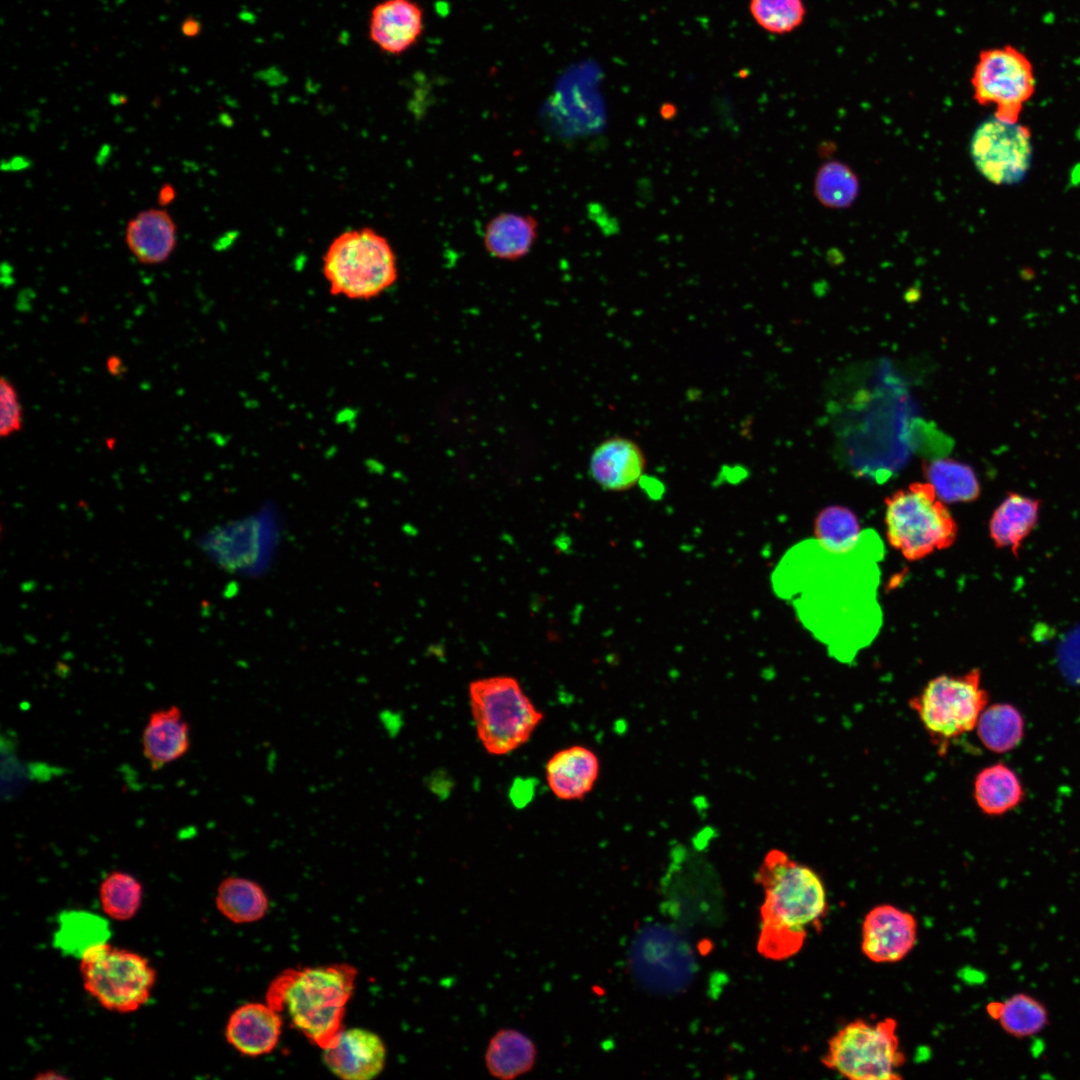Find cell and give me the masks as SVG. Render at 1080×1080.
<instances>
[{"label":"cell","mask_w":1080,"mask_h":1080,"mask_svg":"<svg viewBox=\"0 0 1080 1080\" xmlns=\"http://www.w3.org/2000/svg\"><path fill=\"white\" fill-rule=\"evenodd\" d=\"M423 30V10L414 0H382L370 12L369 39L385 54H404L416 45Z\"/></svg>","instance_id":"obj_14"},{"label":"cell","mask_w":1080,"mask_h":1080,"mask_svg":"<svg viewBox=\"0 0 1080 1080\" xmlns=\"http://www.w3.org/2000/svg\"><path fill=\"white\" fill-rule=\"evenodd\" d=\"M812 547L808 622L830 654L849 664L880 625L876 588L882 544L873 531H863L847 553L830 552L817 541Z\"/></svg>","instance_id":"obj_1"},{"label":"cell","mask_w":1080,"mask_h":1080,"mask_svg":"<svg viewBox=\"0 0 1080 1080\" xmlns=\"http://www.w3.org/2000/svg\"><path fill=\"white\" fill-rule=\"evenodd\" d=\"M386 1048L378 1035L361 1028L342 1030L324 1049L328 1068L345 1080H370L384 1068Z\"/></svg>","instance_id":"obj_15"},{"label":"cell","mask_w":1080,"mask_h":1080,"mask_svg":"<svg viewBox=\"0 0 1080 1080\" xmlns=\"http://www.w3.org/2000/svg\"><path fill=\"white\" fill-rule=\"evenodd\" d=\"M1023 795L1017 774L1002 763L983 768L975 777L974 798L980 810L987 815L1007 813L1022 801Z\"/></svg>","instance_id":"obj_25"},{"label":"cell","mask_w":1080,"mask_h":1080,"mask_svg":"<svg viewBox=\"0 0 1080 1080\" xmlns=\"http://www.w3.org/2000/svg\"><path fill=\"white\" fill-rule=\"evenodd\" d=\"M86 991L107 1010L131 1013L150 999L156 972L148 959L109 943L87 952L80 959Z\"/></svg>","instance_id":"obj_9"},{"label":"cell","mask_w":1080,"mask_h":1080,"mask_svg":"<svg viewBox=\"0 0 1080 1080\" xmlns=\"http://www.w3.org/2000/svg\"><path fill=\"white\" fill-rule=\"evenodd\" d=\"M322 273L331 294L368 301L397 281V257L389 240L375 229H350L328 245L322 257Z\"/></svg>","instance_id":"obj_4"},{"label":"cell","mask_w":1080,"mask_h":1080,"mask_svg":"<svg viewBox=\"0 0 1080 1080\" xmlns=\"http://www.w3.org/2000/svg\"><path fill=\"white\" fill-rule=\"evenodd\" d=\"M0 435L11 436L22 428V407L14 385L6 377L0 381Z\"/></svg>","instance_id":"obj_34"},{"label":"cell","mask_w":1080,"mask_h":1080,"mask_svg":"<svg viewBox=\"0 0 1080 1080\" xmlns=\"http://www.w3.org/2000/svg\"><path fill=\"white\" fill-rule=\"evenodd\" d=\"M142 897L143 888L139 880L123 871L109 873L99 887L104 913L118 921L133 918L141 906Z\"/></svg>","instance_id":"obj_31"},{"label":"cell","mask_w":1080,"mask_h":1080,"mask_svg":"<svg viewBox=\"0 0 1080 1080\" xmlns=\"http://www.w3.org/2000/svg\"><path fill=\"white\" fill-rule=\"evenodd\" d=\"M885 525L890 545L909 561L950 547L957 525L928 482H914L885 499Z\"/></svg>","instance_id":"obj_6"},{"label":"cell","mask_w":1080,"mask_h":1080,"mask_svg":"<svg viewBox=\"0 0 1080 1080\" xmlns=\"http://www.w3.org/2000/svg\"><path fill=\"white\" fill-rule=\"evenodd\" d=\"M862 534L856 516L845 507L829 506L819 513L815 521L816 541L833 553L853 550Z\"/></svg>","instance_id":"obj_30"},{"label":"cell","mask_w":1080,"mask_h":1080,"mask_svg":"<svg viewBox=\"0 0 1080 1080\" xmlns=\"http://www.w3.org/2000/svg\"><path fill=\"white\" fill-rule=\"evenodd\" d=\"M977 735L982 744L995 753L1014 749L1024 735V719L1011 704L997 703L982 711L977 725Z\"/></svg>","instance_id":"obj_29"},{"label":"cell","mask_w":1080,"mask_h":1080,"mask_svg":"<svg viewBox=\"0 0 1080 1080\" xmlns=\"http://www.w3.org/2000/svg\"><path fill=\"white\" fill-rule=\"evenodd\" d=\"M106 368L109 374L114 377H120L127 371V367L118 355H111L107 358Z\"/></svg>","instance_id":"obj_35"},{"label":"cell","mask_w":1080,"mask_h":1080,"mask_svg":"<svg viewBox=\"0 0 1080 1080\" xmlns=\"http://www.w3.org/2000/svg\"><path fill=\"white\" fill-rule=\"evenodd\" d=\"M600 762L594 751L572 745L554 753L547 761L545 775L552 793L561 800H581L589 794L599 776Z\"/></svg>","instance_id":"obj_19"},{"label":"cell","mask_w":1080,"mask_h":1080,"mask_svg":"<svg viewBox=\"0 0 1080 1080\" xmlns=\"http://www.w3.org/2000/svg\"><path fill=\"white\" fill-rule=\"evenodd\" d=\"M923 474L944 503L972 502L981 493L974 469L950 458L924 461Z\"/></svg>","instance_id":"obj_27"},{"label":"cell","mask_w":1080,"mask_h":1080,"mask_svg":"<svg viewBox=\"0 0 1080 1080\" xmlns=\"http://www.w3.org/2000/svg\"><path fill=\"white\" fill-rule=\"evenodd\" d=\"M755 881L764 893L758 951L770 960L788 959L802 949L808 928H820L827 915L824 883L812 868L780 849L767 852Z\"/></svg>","instance_id":"obj_2"},{"label":"cell","mask_w":1080,"mask_h":1080,"mask_svg":"<svg viewBox=\"0 0 1080 1080\" xmlns=\"http://www.w3.org/2000/svg\"><path fill=\"white\" fill-rule=\"evenodd\" d=\"M282 1024V1015L267 1003H247L231 1014L225 1036L241 1054L257 1057L276 1047Z\"/></svg>","instance_id":"obj_17"},{"label":"cell","mask_w":1080,"mask_h":1080,"mask_svg":"<svg viewBox=\"0 0 1080 1080\" xmlns=\"http://www.w3.org/2000/svg\"><path fill=\"white\" fill-rule=\"evenodd\" d=\"M111 931L108 921L84 910H67L59 914L53 945L64 955L81 959L90 950L108 943Z\"/></svg>","instance_id":"obj_24"},{"label":"cell","mask_w":1080,"mask_h":1080,"mask_svg":"<svg viewBox=\"0 0 1080 1080\" xmlns=\"http://www.w3.org/2000/svg\"><path fill=\"white\" fill-rule=\"evenodd\" d=\"M918 935L915 916L892 904L871 908L862 921L861 951L878 964L897 963L913 950Z\"/></svg>","instance_id":"obj_13"},{"label":"cell","mask_w":1080,"mask_h":1080,"mask_svg":"<svg viewBox=\"0 0 1080 1080\" xmlns=\"http://www.w3.org/2000/svg\"><path fill=\"white\" fill-rule=\"evenodd\" d=\"M749 10L761 28L780 35L799 27L806 14L802 0H750Z\"/></svg>","instance_id":"obj_32"},{"label":"cell","mask_w":1080,"mask_h":1080,"mask_svg":"<svg viewBox=\"0 0 1080 1080\" xmlns=\"http://www.w3.org/2000/svg\"><path fill=\"white\" fill-rule=\"evenodd\" d=\"M970 155L977 170L991 183H1017L1030 167V132L1018 121L993 117L976 128L970 141Z\"/></svg>","instance_id":"obj_12"},{"label":"cell","mask_w":1080,"mask_h":1080,"mask_svg":"<svg viewBox=\"0 0 1080 1080\" xmlns=\"http://www.w3.org/2000/svg\"><path fill=\"white\" fill-rule=\"evenodd\" d=\"M986 1010L1002 1030L1016 1038L1035 1036L1049 1023L1046 1007L1024 993L1014 994L1004 1001L990 1002Z\"/></svg>","instance_id":"obj_26"},{"label":"cell","mask_w":1080,"mask_h":1080,"mask_svg":"<svg viewBox=\"0 0 1080 1080\" xmlns=\"http://www.w3.org/2000/svg\"><path fill=\"white\" fill-rule=\"evenodd\" d=\"M125 242L141 264H161L168 260L175 249L177 228L166 210L146 209L127 223Z\"/></svg>","instance_id":"obj_20"},{"label":"cell","mask_w":1080,"mask_h":1080,"mask_svg":"<svg viewBox=\"0 0 1080 1080\" xmlns=\"http://www.w3.org/2000/svg\"><path fill=\"white\" fill-rule=\"evenodd\" d=\"M190 736L189 723L178 706L153 711L141 736L142 752L151 769L160 770L186 755Z\"/></svg>","instance_id":"obj_18"},{"label":"cell","mask_w":1080,"mask_h":1080,"mask_svg":"<svg viewBox=\"0 0 1080 1080\" xmlns=\"http://www.w3.org/2000/svg\"><path fill=\"white\" fill-rule=\"evenodd\" d=\"M1040 500L1009 492L993 511L989 534L998 548H1009L1017 556L1023 541L1038 522Z\"/></svg>","instance_id":"obj_21"},{"label":"cell","mask_w":1080,"mask_h":1080,"mask_svg":"<svg viewBox=\"0 0 1080 1080\" xmlns=\"http://www.w3.org/2000/svg\"><path fill=\"white\" fill-rule=\"evenodd\" d=\"M182 32L186 36L194 37L200 32V23L194 18H188L182 24Z\"/></svg>","instance_id":"obj_37"},{"label":"cell","mask_w":1080,"mask_h":1080,"mask_svg":"<svg viewBox=\"0 0 1080 1080\" xmlns=\"http://www.w3.org/2000/svg\"><path fill=\"white\" fill-rule=\"evenodd\" d=\"M175 198L176 190L174 186L170 183L163 184L157 195L158 204L162 207H165L171 204Z\"/></svg>","instance_id":"obj_36"},{"label":"cell","mask_w":1080,"mask_h":1080,"mask_svg":"<svg viewBox=\"0 0 1080 1080\" xmlns=\"http://www.w3.org/2000/svg\"><path fill=\"white\" fill-rule=\"evenodd\" d=\"M468 695L477 737L492 755H506L524 745L544 718L511 676L474 680Z\"/></svg>","instance_id":"obj_5"},{"label":"cell","mask_w":1080,"mask_h":1080,"mask_svg":"<svg viewBox=\"0 0 1080 1080\" xmlns=\"http://www.w3.org/2000/svg\"><path fill=\"white\" fill-rule=\"evenodd\" d=\"M635 979L647 990L673 994L684 990L697 971L694 951L673 925L649 922L635 934L629 954Z\"/></svg>","instance_id":"obj_10"},{"label":"cell","mask_w":1080,"mask_h":1080,"mask_svg":"<svg viewBox=\"0 0 1080 1080\" xmlns=\"http://www.w3.org/2000/svg\"><path fill=\"white\" fill-rule=\"evenodd\" d=\"M971 84L976 101L993 106L995 118L1017 122L1036 89L1034 67L1017 47L985 49L979 54Z\"/></svg>","instance_id":"obj_11"},{"label":"cell","mask_w":1080,"mask_h":1080,"mask_svg":"<svg viewBox=\"0 0 1080 1080\" xmlns=\"http://www.w3.org/2000/svg\"><path fill=\"white\" fill-rule=\"evenodd\" d=\"M646 469V457L640 445L624 436L603 440L593 450L589 461L592 479L604 490L627 491L638 484Z\"/></svg>","instance_id":"obj_16"},{"label":"cell","mask_w":1080,"mask_h":1080,"mask_svg":"<svg viewBox=\"0 0 1080 1080\" xmlns=\"http://www.w3.org/2000/svg\"><path fill=\"white\" fill-rule=\"evenodd\" d=\"M538 227V221L531 215L500 213L485 226L484 247L497 259L519 260L531 251L538 236Z\"/></svg>","instance_id":"obj_22"},{"label":"cell","mask_w":1080,"mask_h":1080,"mask_svg":"<svg viewBox=\"0 0 1080 1080\" xmlns=\"http://www.w3.org/2000/svg\"><path fill=\"white\" fill-rule=\"evenodd\" d=\"M987 703L988 694L976 668L963 675L937 676L909 700L940 753L947 751L953 739L976 728Z\"/></svg>","instance_id":"obj_8"},{"label":"cell","mask_w":1080,"mask_h":1080,"mask_svg":"<svg viewBox=\"0 0 1080 1080\" xmlns=\"http://www.w3.org/2000/svg\"><path fill=\"white\" fill-rule=\"evenodd\" d=\"M216 907L234 923H250L265 915L268 899L256 882L241 877H228L217 888Z\"/></svg>","instance_id":"obj_28"},{"label":"cell","mask_w":1080,"mask_h":1080,"mask_svg":"<svg viewBox=\"0 0 1080 1080\" xmlns=\"http://www.w3.org/2000/svg\"><path fill=\"white\" fill-rule=\"evenodd\" d=\"M356 976V969L345 963L287 969L270 984L266 1003L288 1015L297 1030L324 1050L343 1030Z\"/></svg>","instance_id":"obj_3"},{"label":"cell","mask_w":1080,"mask_h":1080,"mask_svg":"<svg viewBox=\"0 0 1080 1080\" xmlns=\"http://www.w3.org/2000/svg\"><path fill=\"white\" fill-rule=\"evenodd\" d=\"M897 1029L892 1017L854 1019L829 1038L821 1062L850 1080H900L905 1054Z\"/></svg>","instance_id":"obj_7"},{"label":"cell","mask_w":1080,"mask_h":1080,"mask_svg":"<svg viewBox=\"0 0 1080 1080\" xmlns=\"http://www.w3.org/2000/svg\"><path fill=\"white\" fill-rule=\"evenodd\" d=\"M857 189L858 183L854 174L838 163H829L823 167L815 183L818 199L832 207L849 205L855 199Z\"/></svg>","instance_id":"obj_33"},{"label":"cell","mask_w":1080,"mask_h":1080,"mask_svg":"<svg viewBox=\"0 0 1080 1080\" xmlns=\"http://www.w3.org/2000/svg\"><path fill=\"white\" fill-rule=\"evenodd\" d=\"M537 1048L524 1033L504 1028L489 1040L484 1062L489 1074L500 1080L516 1079L530 1072L536 1063Z\"/></svg>","instance_id":"obj_23"}]
</instances>
